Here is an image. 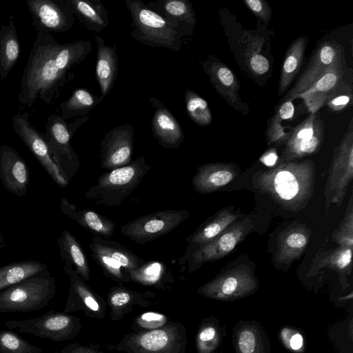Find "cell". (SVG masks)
Wrapping results in <instances>:
<instances>
[{
	"instance_id": "4fadbf2b",
	"label": "cell",
	"mask_w": 353,
	"mask_h": 353,
	"mask_svg": "<svg viewBox=\"0 0 353 353\" xmlns=\"http://www.w3.org/2000/svg\"><path fill=\"white\" fill-rule=\"evenodd\" d=\"M15 133L37 159L54 182L60 188L66 187L69 181L53 161L43 134L30 122L29 114L18 113L12 118Z\"/></svg>"
},
{
	"instance_id": "52a82bcc",
	"label": "cell",
	"mask_w": 353,
	"mask_h": 353,
	"mask_svg": "<svg viewBox=\"0 0 353 353\" xmlns=\"http://www.w3.org/2000/svg\"><path fill=\"white\" fill-rule=\"evenodd\" d=\"M88 117L87 115L79 117L70 123L60 115L51 114L47 118L43 138L53 161L69 181L79 168V157L72 148L71 139Z\"/></svg>"
},
{
	"instance_id": "c3c4849f",
	"label": "cell",
	"mask_w": 353,
	"mask_h": 353,
	"mask_svg": "<svg viewBox=\"0 0 353 353\" xmlns=\"http://www.w3.org/2000/svg\"><path fill=\"white\" fill-rule=\"evenodd\" d=\"M250 66L253 72L259 74H262L268 70L270 63L264 56L255 54L250 59Z\"/></svg>"
},
{
	"instance_id": "7bdbcfd3",
	"label": "cell",
	"mask_w": 353,
	"mask_h": 353,
	"mask_svg": "<svg viewBox=\"0 0 353 353\" xmlns=\"http://www.w3.org/2000/svg\"><path fill=\"white\" fill-rule=\"evenodd\" d=\"M92 256L104 274L112 280L119 283L132 281L130 274L123 269L119 263L108 255L92 252Z\"/></svg>"
},
{
	"instance_id": "f907efd6",
	"label": "cell",
	"mask_w": 353,
	"mask_h": 353,
	"mask_svg": "<svg viewBox=\"0 0 353 353\" xmlns=\"http://www.w3.org/2000/svg\"><path fill=\"white\" fill-rule=\"evenodd\" d=\"M216 330L213 327H205L198 334L197 343L199 348L205 343L210 341L215 336Z\"/></svg>"
},
{
	"instance_id": "f546056e",
	"label": "cell",
	"mask_w": 353,
	"mask_h": 353,
	"mask_svg": "<svg viewBox=\"0 0 353 353\" xmlns=\"http://www.w3.org/2000/svg\"><path fill=\"white\" fill-rule=\"evenodd\" d=\"M57 244L64 264L70 265L83 281H88L90 276V267L86 254L77 239L65 230L57 239Z\"/></svg>"
},
{
	"instance_id": "277c9868",
	"label": "cell",
	"mask_w": 353,
	"mask_h": 353,
	"mask_svg": "<svg viewBox=\"0 0 353 353\" xmlns=\"http://www.w3.org/2000/svg\"><path fill=\"white\" fill-rule=\"evenodd\" d=\"M55 278L47 270L0 292V312L38 311L54 298Z\"/></svg>"
},
{
	"instance_id": "5bb4252c",
	"label": "cell",
	"mask_w": 353,
	"mask_h": 353,
	"mask_svg": "<svg viewBox=\"0 0 353 353\" xmlns=\"http://www.w3.org/2000/svg\"><path fill=\"white\" fill-rule=\"evenodd\" d=\"M26 5L37 32H65L74 24V15L65 0H28Z\"/></svg>"
},
{
	"instance_id": "bcb514c9",
	"label": "cell",
	"mask_w": 353,
	"mask_h": 353,
	"mask_svg": "<svg viewBox=\"0 0 353 353\" xmlns=\"http://www.w3.org/2000/svg\"><path fill=\"white\" fill-rule=\"evenodd\" d=\"M248 8L260 20L268 22L271 19L272 9L264 0H245Z\"/></svg>"
},
{
	"instance_id": "f1b7e54d",
	"label": "cell",
	"mask_w": 353,
	"mask_h": 353,
	"mask_svg": "<svg viewBox=\"0 0 353 353\" xmlns=\"http://www.w3.org/2000/svg\"><path fill=\"white\" fill-rule=\"evenodd\" d=\"M308 38L303 36L294 40L285 54L281 68L278 94H283L291 85L303 63Z\"/></svg>"
},
{
	"instance_id": "60d3db41",
	"label": "cell",
	"mask_w": 353,
	"mask_h": 353,
	"mask_svg": "<svg viewBox=\"0 0 353 353\" xmlns=\"http://www.w3.org/2000/svg\"><path fill=\"white\" fill-rule=\"evenodd\" d=\"M352 71L348 73L343 81L328 97L325 102L328 109L333 112H341L351 107L353 103Z\"/></svg>"
},
{
	"instance_id": "ac0fdd59",
	"label": "cell",
	"mask_w": 353,
	"mask_h": 353,
	"mask_svg": "<svg viewBox=\"0 0 353 353\" xmlns=\"http://www.w3.org/2000/svg\"><path fill=\"white\" fill-rule=\"evenodd\" d=\"M343 52V46L334 41L321 43L315 49L305 69L283 97V101L296 99V97L305 92Z\"/></svg>"
},
{
	"instance_id": "7c38bea8",
	"label": "cell",
	"mask_w": 353,
	"mask_h": 353,
	"mask_svg": "<svg viewBox=\"0 0 353 353\" xmlns=\"http://www.w3.org/2000/svg\"><path fill=\"white\" fill-rule=\"evenodd\" d=\"M325 138V127L319 111L310 114L303 121L293 128L284 145L281 161L301 159L316 153Z\"/></svg>"
},
{
	"instance_id": "ab89813d",
	"label": "cell",
	"mask_w": 353,
	"mask_h": 353,
	"mask_svg": "<svg viewBox=\"0 0 353 353\" xmlns=\"http://www.w3.org/2000/svg\"><path fill=\"white\" fill-rule=\"evenodd\" d=\"M185 101L187 113L194 123L201 126H207L211 123V111L203 98L187 90L185 92Z\"/></svg>"
},
{
	"instance_id": "603a6c76",
	"label": "cell",
	"mask_w": 353,
	"mask_h": 353,
	"mask_svg": "<svg viewBox=\"0 0 353 353\" xmlns=\"http://www.w3.org/2000/svg\"><path fill=\"white\" fill-rule=\"evenodd\" d=\"M149 8L157 10L168 24L182 37L190 36L196 24V14L192 3L186 0H165L149 3Z\"/></svg>"
},
{
	"instance_id": "9a60e30c",
	"label": "cell",
	"mask_w": 353,
	"mask_h": 353,
	"mask_svg": "<svg viewBox=\"0 0 353 353\" xmlns=\"http://www.w3.org/2000/svg\"><path fill=\"white\" fill-rule=\"evenodd\" d=\"M63 270L69 277L70 288L63 312L81 310L89 318L102 320L106 314L105 301L94 292L85 281L68 265Z\"/></svg>"
},
{
	"instance_id": "e0dca14e",
	"label": "cell",
	"mask_w": 353,
	"mask_h": 353,
	"mask_svg": "<svg viewBox=\"0 0 353 353\" xmlns=\"http://www.w3.org/2000/svg\"><path fill=\"white\" fill-rule=\"evenodd\" d=\"M134 129L123 124L105 133L100 143L101 166L109 170L130 163L133 149Z\"/></svg>"
},
{
	"instance_id": "f5cc1de1",
	"label": "cell",
	"mask_w": 353,
	"mask_h": 353,
	"mask_svg": "<svg viewBox=\"0 0 353 353\" xmlns=\"http://www.w3.org/2000/svg\"><path fill=\"white\" fill-rule=\"evenodd\" d=\"M303 344V339L300 334L294 335L290 341V345L294 350L299 349Z\"/></svg>"
},
{
	"instance_id": "d6a6232c",
	"label": "cell",
	"mask_w": 353,
	"mask_h": 353,
	"mask_svg": "<svg viewBox=\"0 0 353 353\" xmlns=\"http://www.w3.org/2000/svg\"><path fill=\"white\" fill-rule=\"evenodd\" d=\"M92 252L108 255L119 263L128 273L142 265L145 261L116 241L93 235L89 245Z\"/></svg>"
},
{
	"instance_id": "30bf717a",
	"label": "cell",
	"mask_w": 353,
	"mask_h": 353,
	"mask_svg": "<svg viewBox=\"0 0 353 353\" xmlns=\"http://www.w3.org/2000/svg\"><path fill=\"white\" fill-rule=\"evenodd\" d=\"M252 223L246 218L237 220L210 242L193 248H187L184 259L189 272H192L205 263L223 258L232 252L252 229Z\"/></svg>"
},
{
	"instance_id": "4316f807",
	"label": "cell",
	"mask_w": 353,
	"mask_h": 353,
	"mask_svg": "<svg viewBox=\"0 0 353 353\" xmlns=\"http://www.w3.org/2000/svg\"><path fill=\"white\" fill-rule=\"evenodd\" d=\"M95 39L97 43L96 77L100 86L101 98L103 99L114 85L118 70V57L116 46H110L98 35Z\"/></svg>"
},
{
	"instance_id": "f35d334b",
	"label": "cell",
	"mask_w": 353,
	"mask_h": 353,
	"mask_svg": "<svg viewBox=\"0 0 353 353\" xmlns=\"http://www.w3.org/2000/svg\"><path fill=\"white\" fill-rule=\"evenodd\" d=\"M352 248L338 246L321 254L316 257L315 265L327 267L339 272L351 271Z\"/></svg>"
},
{
	"instance_id": "83f0119b",
	"label": "cell",
	"mask_w": 353,
	"mask_h": 353,
	"mask_svg": "<svg viewBox=\"0 0 353 353\" xmlns=\"http://www.w3.org/2000/svg\"><path fill=\"white\" fill-rule=\"evenodd\" d=\"M107 297L110 317L113 321L122 320L134 305L147 307L151 304L150 296L123 286L111 288Z\"/></svg>"
},
{
	"instance_id": "6da1fadb",
	"label": "cell",
	"mask_w": 353,
	"mask_h": 353,
	"mask_svg": "<svg viewBox=\"0 0 353 353\" xmlns=\"http://www.w3.org/2000/svg\"><path fill=\"white\" fill-rule=\"evenodd\" d=\"M91 51L90 41L59 43L51 34L37 32L22 75L19 103L27 107L37 99L48 105L54 103L71 78L70 69Z\"/></svg>"
},
{
	"instance_id": "74e56055",
	"label": "cell",
	"mask_w": 353,
	"mask_h": 353,
	"mask_svg": "<svg viewBox=\"0 0 353 353\" xmlns=\"http://www.w3.org/2000/svg\"><path fill=\"white\" fill-rule=\"evenodd\" d=\"M102 100L85 89H77L65 101L61 103L60 116L65 121L74 117L86 116Z\"/></svg>"
},
{
	"instance_id": "1f68e13d",
	"label": "cell",
	"mask_w": 353,
	"mask_h": 353,
	"mask_svg": "<svg viewBox=\"0 0 353 353\" xmlns=\"http://www.w3.org/2000/svg\"><path fill=\"white\" fill-rule=\"evenodd\" d=\"M20 43L12 17L8 25L0 26V79L4 80L19 57Z\"/></svg>"
},
{
	"instance_id": "b9f144b4",
	"label": "cell",
	"mask_w": 353,
	"mask_h": 353,
	"mask_svg": "<svg viewBox=\"0 0 353 353\" xmlns=\"http://www.w3.org/2000/svg\"><path fill=\"white\" fill-rule=\"evenodd\" d=\"M42 350L30 343L16 332L0 330V353H42Z\"/></svg>"
},
{
	"instance_id": "cb8c5ba5",
	"label": "cell",
	"mask_w": 353,
	"mask_h": 353,
	"mask_svg": "<svg viewBox=\"0 0 353 353\" xmlns=\"http://www.w3.org/2000/svg\"><path fill=\"white\" fill-rule=\"evenodd\" d=\"M311 236L310 230L305 225H292L279 235L274 261L290 264L303 253Z\"/></svg>"
},
{
	"instance_id": "9c48e42d",
	"label": "cell",
	"mask_w": 353,
	"mask_h": 353,
	"mask_svg": "<svg viewBox=\"0 0 353 353\" xmlns=\"http://www.w3.org/2000/svg\"><path fill=\"white\" fill-rule=\"evenodd\" d=\"M353 178V119L335 148L325 183L326 212L332 204L339 206L343 202L347 186Z\"/></svg>"
},
{
	"instance_id": "d4e9b609",
	"label": "cell",
	"mask_w": 353,
	"mask_h": 353,
	"mask_svg": "<svg viewBox=\"0 0 353 353\" xmlns=\"http://www.w3.org/2000/svg\"><path fill=\"white\" fill-rule=\"evenodd\" d=\"M60 208L63 214L94 235L110 239L114 234L115 223L95 211L79 209L64 197L61 199Z\"/></svg>"
},
{
	"instance_id": "d590c367",
	"label": "cell",
	"mask_w": 353,
	"mask_h": 353,
	"mask_svg": "<svg viewBox=\"0 0 353 353\" xmlns=\"http://www.w3.org/2000/svg\"><path fill=\"white\" fill-rule=\"evenodd\" d=\"M47 270L45 264L35 260L14 262L1 266L0 292Z\"/></svg>"
},
{
	"instance_id": "f6af8a7d",
	"label": "cell",
	"mask_w": 353,
	"mask_h": 353,
	"mask_svg": "<svg viewBox=\"0 0 353 353\" xmlns=\"http://www.w3.org/2000/svg\"><path fill=\"white\" fill-rule=\"evenodd\" d=\"M170 321L163 314L146 312L134 318L132 325L134 332L153 330L162 327Z\"/></svg>"
},
{
	"instance_id": "816d5d0a",
	"label": "cell",
	"mask_w": 353,
	"mask_h": 353,
	"mask_svg": "<svg viewBox=\"0 0 353 353\" xmlns=\"http://www.w3.org/2000/svg\"><path fill=\"white\" fill-rule=\"evenodd\" d=\"M277 159L278 156L274 148H271L270 150H268L261 157V161L265 165L272 167L274 166Z\"/></svg>"
},
{
	"instance_id": "8fae6325",
	"label": "cell",
	"mask_w": 353,
	"mask_h": 353,
	"mask_svg": "<svg viewBox=\"0 0 353 353\" xmlns=\"http://www.w3.org/2000/svg\"><path fill=\"white\" fill-rule=\"evenodd\" d=\"M190 216L188 210H163L142 216L121 226V233L138 244L165 235Z\"/></svg>"
},
{
	"instance_id": "4dcf8cb0",
	"label": "cell",
	"mask_w": 353,
	"mask_h": 353,
	"mask_svg": "<svg viewBox=\"0 0 353 353\" xmlns=\"http://www.w3.org/2000/svg\"><path fill=\"white\" fill-rule=\"evenodd\" d=\"M73 14L85 28L98 33L109 23L108 12L99 1L65 0Z\"/></svg>"
},
{
	"instance_id": "8992f818",
	"label": "cell",
	"mask_w": 353,
	"mask_h": 353,
	"mask_svg": "<svg viewBox=\"0 0 353 353\" xmlns=\"http://www.w3.org/2000/svg\"><path fill=\"white\" fill-rule=\"evenodd\" d=\"M186 344L184 325L170 321L156 330L127 334L112 349L124 353H185Z\"/></svg>"
},
{
	"instance_id": "7dc6e473",
	"label": "cell",
	"mask_w": 353,
	"mask_h": 353,
	"mask_svg": "<svg viewBox=\"0 0 353 353\" xmlns=\"http://www.w3.org/2000/svg\"><path fill=\"white\" fill-rule=\"evenodd\" d=\"M255 336L250 330L242 332L239 338V346L242 353H252L255 348Z\"/></svg>"
},
{
	"instance_id": "836d02e7",
	"label": "cell",
	"mask_w": 353,
	"mask_h": 353,
	"mask_svg": "<svg viewBox=\"0 0 353 353\" xmlns=\"http://www.w3.org/2000/svg\"><path fill=\"white\" fill-rule=\"evenodd\" d=\"M294 110L292 100L283 101L282 103L276 107L274 114L268 120L265 130L266 141L268 145H285L291 132L285 131L286 127L281 123L284 121L292 119Z\"/></svg>"
},
{
	"instance_id": "7a4b0ae2",
	"label": "cell",
	"mask_w": 353,
	"mask_h": 353,
	"mask_svg": "<svg viewBox=\"0 0 353 353\" xmlns=\"http://www.w3.org/2000/svg\"><path fill=\"white\" fill-rule=\"evenodd\" d=\"M314 177L315 165L310 159L280 161L271 168L256 172L253 183L256 189L281 206L296 212L312 198Z\"/></svg>"
},
{
	"instance_id": "ee69618b",
	"label": "cell",
	"mask_w": 353,
	"mask_h": 353,
	"mask_svg": "<svg viewBox=\"0 0 353 353\" xmlns=\"http://www.w3.org/2000/svg\"><path fill=\"white\" fill-rule=\"evenodd\" d=\"M332 240L339 246L353 245V200L351 195L345 214L339 226L332 234Z\"/></svg>"
},
{
	"instance_id": "e575fe53",
	"label": "cell",
	"mask_w": 353,
	"mask_h": 353,
	"mask_svg": "<svg viewBox=\"0 0 353 353\" xmlns=\"http://www.w3.org/2000/svg\"><path fill=\"white\" fill-rule=\"evenodd\" d=\"M129 274L132 281L157 288H163L167 283L173 281L170 270L165 263L159 261H145Z\"/></svg>"
},
{
	"instance_id": "5b68a950",
	"label": "cell",
	"mask_w": 353,
	"mask_h": 353,
	"mask_svg": "<svg viewBox=\"0 0 353 353\" xmlns=\"http://www.w3.org/2000/svg\"><path fill=\"white\" fill-rule=\"evenodd\" d=\"M132 18V37L152 47L165 48L179 51L182 36L165 19L149 8L141 1L125 0Z\"/></svg>"
},
{
	"instance_id": "7402d4cb",
	"label": "cell",
	"mask_w": 353,
	"mask_h": 353,
	"mask_svg": "<svg viewBox=\"0 0 353 353\" xmlns=\"http://www.w3.org/2000/svg\"><path fill=\"white\" fill-rule=\"evenodd\" d=\"M154 108L152 120V132L162 147L174 149L184 140L183 132L172 114L154 97L150 98Z\"/></svg>"
},
{
	"instance_id": "3957f363",
	"label": "cell",
	"mask_w": 353,
	"mask_h": 353,
	"mask_svg": "<svg viewBox=\"0 0 353 353\" xmlns=\"http://www.w3.org/2000/svg\"><path fill=\"white\" fill-rule=\"evenodd\" d=\"M150 169L145 159L140 157L126 165L102 174L85 197L97 205L119 206L131 196Z\"/></svg>"
},
{
	"instance_id": "484cf974",
	"label": "cell",
	"mask_w": 353,
	"mask_h": 353,
	"mask_svg": "<svg viewBox=\"0 0 353 353\" xmlns=\"http://www.w3.org/2000/svg\"><path fill=\"white\" fill-rule=\"evenodd\" d=\"M239 217L240 213L234 212L233 208L221 210L201 224L186 238V241L189 243L188 248L199 247L210 242L239 220Z\"/></svg>"
},
{
	"instance_id": "ffe728a7",
	"label": "cell",
	"mask_w": 353,
	"mask_h": 353,
	"mask_svg": "<svg viewBox=\"0 0 353 353\" xmlns=\"http://www.w3.org/2000/svg\"><path fill=\"white\" fill-rule=\"evenodd\" d=\"M0 178L4 188L18 196L28 190L30 172L24 159L10 146L0 147Z\"/></svg>"
},
{
	"instance_id": "2e32d148",
	"label": "cell",
	"mask_w": 353,
	"mask_h": 353,
	"mask_svg": "<svg viewBox=\"0 0 353 353\" xmlns=\"http://www.w3.org/2000/svg\"><path fill=\"white\" fill-rule=\"evenodd\" d=\"M348 68L343 52L314 83L296 98L301 99L310 114L319 111L328 97L343 81L351 70Z\"/></svg>"
},
{
	"instance_id": "8d00e7d4",
	"label": "cell",
	"mask_w": 353,
	"mask_h": 353,
	"mask_svg": "<svg viewBox=\"0 0 353 353\" xmlns=\"http://www.w3.org/2000/svg\"><path fill=\"white\" fill-rule=\"evenodd\" d=\"M252 282V277L249 268L247 266L241 265L231 270L220 278L203 286L201 291L202 293L206 294L218 290L219 293L230 295L236 292L241 286L244 288Z\"/></svg>"
},
{
	"instance_id": "681fc988",
	"label": "cell",
	"mask_w": 353,
	"mask_h": 353,
	"mask_svg": "<svg viewBox=\"0 0 353 353\" xmlns=\"http://www.w3.org/2000/svg\"><path fill=\"white\" fill-rule=\"evenodd\" d=\"M59 353H104L98 350L83 345L78 343H70L65 345Z\"/></svg>"
},
{
	"instance_id": "ba28073f",
	"label": "cell",
	"mask_w": 353,
	"mask_h": 353,
	"mask_svg": "<svg viewBox=\"0 0 353 353\" xmlns=\"http://www.w3.org/2000/svg\"><path fill=\"white\" fill-rule=\"evenodd\" d=\"M4 325L9 330L32 334L54 342L72 340L83 328L79 317L54 310H49L34 319L6 321Z\"/></svg>"
},
{
	"instance_id": "db71d44e",
	"label": "cell",
	"mask_w": 353,
	"mask_h": 353,
	"mask_svg": "<svg viewBox=\"0 0 353 353\" xmlns=\"http://www.w3.org/2000/svg\"><path fill=\"white\" fill-rule=\"evenodd\" d=\"M5 245L4 243V238H3V236L2 235L1 231H0V248L3 247Z\"/></svg>"
},
{
	"instance_id": "d6986e66",
	"label": "cell",
	"mask_w": 353,
	"mask_h": 353,
	"mask_svg": "<svg viewBox=\"0 0 353 353\" xmlns=\"http://www.w3.org/2000/svg\"><path fill=\"white\" fill-rule=\"evenodd\" d=\"M202 65L216 92L236 111L248 114V105L239 97L240 83L233 71L212 55L208 56Z\"/></svg>"
},
{
	"instance_id": "44dd1931",
	"label": "cell",
	"mask_w": 353,
	"mask_h": 353,
	"mask_svg": "<svg viewBox=\"0 0 353 353\" xmlns=\"http://www.w3.org/2000/svg\"><path fill=\"white\" fill-rule=\"evenodd\" d=\"M240 170L237 165L210 163L198 167L192 183L194 190L203 194L216 192L233 181Z\"/></svg>"
}]
</instances>
